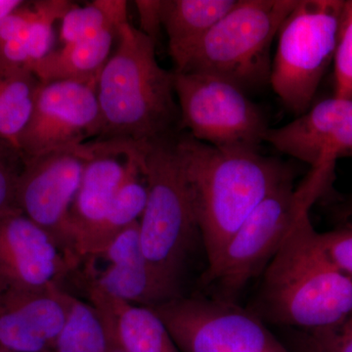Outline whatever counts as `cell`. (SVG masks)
Masks as SVG:
<instances>
[{"instance_id": "17", "label": "cell", "mask_w": 352, "mask_h": 352, "mask_svg": "<svg viewBox=\"0 0 352 352\" xmlns=\"http://www.w3.org/2000/svg\"><path fill=\"white\" fill-rule=\"evenodd\" d=\"M88 296L124 352H180L168 328L151 307L113 298L89 285Z\"/></svg>"}, {"instance_id": "33", "label": "cell", "mask_w": 352, "mask_h": 352, "mask_svg": "<svg viewBox=\"0 0 352 352\" xmlns=\"http://www.w3.org/2000/svg\"><path fill=\"white\" fill-rule=\"evenodd\" d=\"M0 352H13V351H7V349H2V347H0Z\"/></svg>"}, {"instance_id": "20", "label": "cell", "mask_w": 352, "mask_h": 352, "mask_svg": "<svg viewBox=\"0 0 352 352\" xmlns=\"http://www.w3.org/2000/svg\"><path fill=\"white\" fill-rule=\"evenodd\" d=\"M117 29H109L94 38L63 44L34 65L31 72L39 82L98 80L104 65L111 56Z\"/></svg>"}, {"instance_id": "6", "label": "cell", "mask_w": 352, "mask_h": 352, "mask_svg": "<svg viewBox=\"0 0 352 352\" xmlns=\"http://www.w3.org/2000/svg\"><path fill=\"white\" fill-rule=\"evenodd\" d=\"M298 0H238L175 72L210 74L245 91L270 82L271 47Z\"/></svg>"}, {"instance_id": "19", "label": "cell", "mask_w": 352, "mask_h": 352, "mask_svg": "<svg viewBox=\"0 0 352 352\" xmlns=\"http://www.w3.org/2000/svg\"><path fill=\"white\" fill-rule=\"evenodd\" d=\"M237 1L162 0V23L168 34V50L175 69Z\"/></svg>"}, {"instance_id": "27", "label": "cell", "mask_w": 352, "mask_h": 352, "mask_svg": "<svg viewBox=\"0 0 352 352\" xmlns=\"http://www.w3.org/2000/svg\"><path fill=\"white\" fill-rule=\"evenodd\" d=\"M327 352H352V314L337 327L308 333Z\"/></svg>"}, {"instance_id": "14", "label": "cell", "mask_w": 352, "mask_h": 352, "mask_svg": "<svg viewBox=\"0 0 352 352\" xmlns=\"http://www.w3.org/2000/svg\"><path fill=\"white\" fill-rule=\"evenodd\" d=\"M264 142L311 168L352 157V99H324L289 124L270 127Z\"/></svg>"}, {"instance_id": "25", "label": "cell", "mask_w": 352, "mask_h": 352, "mask_svg": "<svg viewBox=\"0 0 352 352\" xmlns=\"http://www.w3.org/2000/svg\"><path fill=\"white\" fill-rule=\"evenodd\" d=\"M15 159L22 160L19 153L0 141V212L16 208V185L20 170L14 168Z\"/></svg>"}, {"instance_id": "3", "label": "cell", "mask_w": 352, "mask_h": 352, "mask_svg": "<svg viewBox=\"0 0 352 352\" xmlns=\"http://www.w3.org/2000/svg\"><path fill=\"white\" fill-rule=\"evenodd\" d=\"M97 82L102 132L97 140L147 142L182 131L175 74L156 58V43L129 20Z\"/></svg>"}, {"instance_id": "28", "label": "cell", "mask_w": 352, "mask_h": 352, "mask_svg": "<svg viewBox=\"0 0 352 352\" xmlns=\"http://www.w3.org/2000/svg\"><path fill=\"white\" fill-rule=\"evenodd\" d=\"M139 17H140V31L156 43L160 30L163 27L162 23V0H141L135 1Z\"/></svg>"}, {"instance_id": "32", "label": "cell", "mask_w": 352, "mask_h": 352, "mask_svg": "<svg viewBox=\"0 0 352 352\" xmlns=\"http://www.w3.org/2000/svg\"><path fill=\"white\" fill-rule=\"evenodd\" d=\"M103 324L104 327H105L106 333H107L108 352H124V349H122V347L120 346L119 342H118L117 338H116L115 333H113L112 329L109 327L108 325H106L104 322Z\"/></svg>"}, {"instance_id": "24", "label": "cell", "mask_w": 352, "mask_h": 352, "mask_svg": "<svg viewBox=\"0 0 352 352\" xmlns=\"http://www.w3.org/2000/svg\"><path fill=\"white\" fill-rule=\"evenodd\" d=\"M320 240L331 261L352 276V217L337 228L320 233Z\"/></svg>"}, {"instance_id": "7", "label": "cell", "mask_w": 352, "mask_h": 352, "mask_svg": "<svg viewBox=\"0 0 352 352\" xmlns=\"http://www.w3.org/2000/svg\"><path fill=\"white\" fill-rule=\"evenodd\" d=\"M344 0H298L277 34L270 83L289 111L302 115L333 62Z\"/></svg>"}, {"instance_id": "30", "label": "cell", "mask_w": 352, "mask_h": 352, "mask_svg": "<svg viewBox=\"0 0 352 352\" xmlns=\"http://www.w3.org/2000/svg\"><path fill=\"white\" fill-rule=\"evenodd\" d=\"M333 217L340 221H346V220L352 217V194L347 196L346 198L340 200L337 205L333 206L332 208Z\"/></svg>"}, {"instance_id": "12", "label": "cell", "mask_w": 352, "mask_h": 352, "mask_svg": "<svg viewBox=\"0 0 352 352\" xmlns=\"http://www.w3.org/2000/svg\"><path fill=\"white\" fill-rule=\"evenodd\" d=\"M74 266L50 234L19 208L0 212V289L59 286Z\"/></svg>"}, {"instance_id": "13", "label": "cell", "mask_w": 352, "mask_h": 352, "mask_svg": "<svg viewBox=\"0 0 352 352\" xmlns=\"http://www.w3.org/2000/svg\"><path fill=\"white\" fill-rule=\"evenodd\" d=\"M74 300L59 286L0 289V347L13 352H53Z\"/></svg>"}, {"instance_id": "8", "label": "cell", "mask_w": 352, "mask_h": 352, "mask_svg": "<svg viewBox=\"0 0 352 352\" xmlns=\"http://www.w3.org/2000/svg\"><path fill=\"white\" fill-rule=\"evenodd\" d=\"M173 74L182 129L217 148L258 151L270 127L247 91L210 74Z\"/></svg>"}, {"instance_id": "5", "label": "cell", "mask_w": 352, "mask_h": 352, "mask_svg": "<svg viewBox=\"0 0 352 352\" xmlns=\"http://www.w3.org/2000/svg\"><path fill=\"white\" fill-rule=\"evenodd\" d=\"M178 133L139 143L148 189L139 236L146 261L157 279L175 295L182 296L180 275L200 232L176 153Z\"/></svg>"}, {"instance_id": "10", "label": "cell", "mask_w": 352, "mask_h": 352, "mask_svg": "<svg viewBox=\"0 0 352 352\" xmlns=\"http://www.w3.org/2000/svg\"><path fill=\"white\" fill-rule=\"evenodd\" d=\"M94 152V141L22 160L16 185V208L50 234L75 266L69 210Z\"/></svg>"}, {"instance_id": "26", "label": "cell", "mask_w": 352, "mask_h": 352, "mask_svg": "<svg viewBox=\"0 0 352 352\" xmlns=\"http://www.w3.org/2000/svg\"><path fill=\"white\" fill-rule=\"evenodd\" d=\"M24 3L0 21V48L12 39L18 38L38 18V9L34 2H32V6H25Z\"/></svg>"}, {"instance_id": "15", "label": "cell", "mask_w": 352, "mask_h": 352, "mask_svg": "<svg viewBox=\"0 0 352 352\" xmlns=\"http://www.w3.org/2000/svg\"><path fill=\"white\" fill-rule=\"evenodd\" d=\"M105 267L90 271L89 286L131 305L152 307L177 298L166 288L146 261L139 236V221L124 229L92 258Z\"/></svg>"}, {"instance_id": "29", "label": "cell", "mask_w": 352, "mask_h": 352, "mask_svg": "<svg viewBox=\"0 0 352 352\" xmlns=\"http://www.w3.org/2000/svg\"><path fill=\"white\" fill-rule=\"evenodd\" d=\"M285 346L289 352H327L315 342L309 333L295 329H291L287 333Z\"/></svg>"}, {"instance_id": "21", "label": "cell", "mask_w": 352, "mask_h": 352, "mask_svg": "<svg viewBox=\"0 0 352 352\" xmlns=\"http://www.w3.org/2000/svg\"><path fill=\"white\" fill-rule=\"evenodd\" d=\"M127 19V2L96 0L80 7L73 6L62 19L60 38L63 44L94 38L109 29H117Z\"/></svg>"}, {"instance_id": "18", "label": "cell", "mask_w": 352, "mask_h": 352, "mask_svg": "<svg viewBox=\"0 0 352 352\" xmlns=\"http://www.w3.org/2000/svg\"><path fill=\"white\" fill-rule=\"evenodd\" d=\"M141 160L140 147L138 143L133 142L124 182L105 219L78 245L76 250L78 263L100 252L120 232L142 217L147 203L148 189Z\"/></svg>"}, {"instance_id": "9", "label": "cell", "mask_w": 352, "mask_h": 352, "mask_svg": "<svg viewBox=\"0 0 352 352\" xmlns=\"http://www.w3.org/2000/svg\"><path fill=\"white\" fill-rule=\"evenodd\" d=\"M151 308L180 352H289L263 319L232 302L179 296Z\"/></svg>"}, {"instance_id": "4", "label": "cell", "mask_w": 352, "mask_h": 352, "mask_svg": "<svg viewBox=\"0 0 352 352\" xmlns=\"http://www.w3.org/2000/svg\"><path fill=\"white\" fill-rule=\"evenodd\" d=\"M335 166L333 162L322 164L312 168L298 187L291 179L273 190L207 264L201 283L219 289L221 296L217 298L233 302L252 279L263 274L300 215L327 193Z\"/></svg>"}, {"instance_id": "11", "label": "cell", "mask_w": 352, "mask_h": 352, "mask_svg": "<svg viewBox=\"0 0 352 352\" xmlns=\"http://www.w3.org/2000/svg\"><path fill=\"white\" fill-rule=\"evenodd\" d=\"M97 82H39L31 117L18 143L21 159L69 149L85 144L87 139L100 138Z\"/></svg>"}, {"instance_id": "22", "label": "cell", "mask_w": 352, "mask_h": 352, "mask_svg": "<svg viewBox=\"0 0 352 352\" xmlns=\"http://www.w3.org/2000/svg\"><path fill=\"white\" fill-rule=\"evenodd\" d=\"M53 352H108L105 327L91 305L75 298Z\"/></svg>"}, {"instance_id": "31", "label": "cell", "mask_w": 352, "mask_h": 352, "mask_svg": "<svg viewBox=\"0 0 352 352\" xmlns=\"http://www.w3.org/2000/svg\"><path fill=\"white\" fill-rule=\"evenodd\" d=\"M23 3L22 0H0V21Z\"/></svg>"}, {"instance_id": "23", "label": "cell", "mask_w": 352, "mask_h": 352, "mask_svg": "<svg viewBox=\"0 0 352 352\" xmlns=\"http://www.w3.org/2000/svg\"><path fill=\"white\" fill-rule=\"evenodd\" d=\"M333 64V96L352 99V0L344 1Z\"/></svg>"}, {"instance_id": "2", "label": "cell", "mask_w": 352, "mask_h": 352, "mask_svg": "<svg viewBox=\"0 0 352 352\" xmlns=\"http://www.w3.org/2000/svg\"><path fill=\"white\" fill-rule=\"evenodd\" d=\"M252 311L264 322L307 333L337 327L352 314V276L329 258L309 210L263 271Z\"/></svg>"}, {"instance_id": "16", "label": "cell", "mask_w": 352, "mask_h": 352, "mask_svg": "<svg viewBox=\"0 0 352 352\" xmlns=\"http://www.w3.org/2000/svg\"><path fill=\"white\" fill-rule=\"evenodd\" d=\"M133 142L95 140L94 152L85 170L69 210L74 254L83 238L103 221L126 177Z\"/></svg>"}, {"instance_id": "1", "label": "cell", "mask_w": 352, "mask_h": 352, "mask_svg": "<svg viewBox=\"0 0 352 352\" xmlns=\"http://www.w3.org/2000/svg\"><path fill=\"white\" fill-rule=\"evenodd\" d=\"M175 149L188 184L207 264L273 190L293 179L291 168L258 151L221 149L180 132Z\"/></svg>"}]
</instances>
